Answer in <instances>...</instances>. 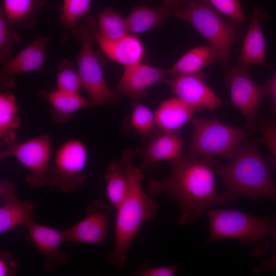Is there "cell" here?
I'll return each mask as SVG.
<instances>
[{"label":"cell","instance_id":"cell-16","mask_svg":"<svg viewBox=\"0 0 276 276\" xmlns=\"http://www.w3.org/2000/svg\"><path fill=\"white\" fill-rule=\"evenodd\" d=\"M184 146L180 130L160 132L150 139L140 152L143 168L149 169L160 162L177 158Z\"/></svg>","mask_w":276,"mask_h":276},{"label":"cell","instance_id":"cell-5","mask_svg":"<svg viewBox=\"0 0 276 276\" xmlns=\"http://www.w3.org/2000/svg\"><path fill=\"white\" fill-rule=\"evenodd\" d=\"M193 133L188 154L195 157L232 159L246 141L245 129L225 125L217 119H192Z\"/></svg>","mask_w":276,"mask_h":276},{"label":"cell","instance_id":"cell-32","mask_svg":"<svg viewBox=\"0 0 276 276\" xmlns=\"http://www.w3.org/2000/svg\"><path fill=\"white\" fill-rule=\"evenodd\" d=\"M211 5L236 23H244L245 18L238 0H208Z\"/></svg>","mask_w":276,"mask_h":276},{"label":"cell","instance_id":"cell-14","mask_svg":"<svg viewBox=\"0 0 276 276\" xmlns=\"http://www.w3.org/2000/svg\"><path fill=\"white\" fill-rule=\"evenodd\" d=\"M167 71L139 62L125 67L122 77L114 93L117 95L126 96L133 101L146 96V90L158 83H166Z\"/></svg>","mask_w":276,"mask_h":276},{"label":"cell","instance_id":"cell-15","mask_svg":"<svg viewBox=\"0 0 276 276\" xmlns=\"http://www.w3.org/2000/svg\"><path fill=\"white\" fill-rule=\"evenodd\" d=\"M0 197L4 202L0 208L1 234L33 219L35 205L30 201L18 199L12 181L6 179L1 180Z\"/></svg>","mask_w":276,"mask_h":276},{"label":"cell","instance_id":"cell-9","mask_svg":"<svg viewBox=\"0 0 276 276\" xmlns=\"http://www.w3.org/2000/svg\"><path fill=\"white\" fill-rule=\"evenodd\" d=\"M51 142L49 134H41L22 143L4 147L0 152L3 160L11 156L28 169L26 181L33 188L48 185L52 165H50Z\"/></svg>","mask_w":276,"mask_h":276},{"label":"cell","instance_id":"cell-24","mask_svg":"<svg viewBox=\"0 0 276 276\" xmlns=\"http://www.w3.org/2000/svg\"><path fill=\"white\" fill-rule=\"evenodd\" d=\"M218 62V55L213 48L209 45L199 46L186 52L167 73L173 76L197 74L210 64Z\"/></svg>","mask_w":276,"mask_h":276},{"label":"cell","instance_id":"cell-25","mask_svg":"<svg viewBox=\"0 0 276 276\" xmlns=\"http://www.w3.org/2000/svg\"><path fill=\"white\" fill-rule=\"evenodd\" d=\"M45 2L46 0H3L2 9L10 27L31 28L35 24L36 15Z\"/></svg>","mask_w":276,"mask_h":276},{"label":"cell","instance_id":"cell-4","mask_svg":"<svg viewBox=\"0 0 276 276\" xmlns=\"http://www.w3.org/2000/svg\"><path fill=\"white\" fill-rule=\"evenodd\" d=\"M172 16L193 26L216 52L218 64L228 67L231 49L241 36L237 26L222 19L208 0L180 1Z\"/></svg>","mask_w":276,"mask_h":276},{"label":"cell","instance_id":"cell-30","mask_svg":"<svg viewBox=\"0 0 276 276\" xmlns=\"http://www.w3.org/2000/svg\"><path fill=\"white\" fill-rule=\"evenodd\" d=\"M57 89L73 94H79L82 88V82L78 74L74 69L71 61L65 59L60 63L56 77Z\"/></svg>","mask_w":276,"mask_h":276},{"label":"cell","instance_id":"cell-21","mask_svg":"<svg viewBox=\"0 0 276 276\" xmlns=\"http://www.w3.org/2000/svg\"><path fill=\"white\" fill-rule=\"evenodd\" d=\"M38 94L47 102L51 118L57 123H66L74 113L94 106L89 100L79 94L67 93L58 89L51 91L42 90Z\"/></svg>","mask_w":276,"mask_h":276},{"label":"cell","instance_id":"cell-23","mask_svg":"<svg viewBox=\"0 0 276 276\" xmlns=\"http://www.w3.org/2000/svg\"><path fill=\"white\" fill-rule=\"evenodd\" d=\"M104 180L107 197L116 209L126 196L130 186L127 160L124 151L120 159L114 160L108 165Z\"/></svg>","mask_w":276,"mask_h":276},{"label":"cell","instance_id":"cell-22","mask_svg":"<svg viewBox=\"0 0 276 276\" xmlns=\"http://www.w3.org/2000/svg\"><path fill=\"white\" fill-rule=\"evenodd\" d=\"M196 111L180 99L174 97L163 101L154 111L157 127L160 132L180 130Z\"/></svg>","mask_w":276,"mask_h":276},{"label":"cell","instance_id":"cell-6","mask_svg":"<svg viewBox=\"0 0 276 276\" xmlns=\"http://www.w3.org/2000/svg\"><path fill=\"white\" fill-rule=\"evenodd\" d=\"M210 223L208 242L224 238L242 241L260 240L276 233V216H254L236 210L212 209L208 212Z\"/></svg>","mask_w":276,"mask_h":276},{"label":"cell","instance_id":"cell-34","mask_svg":"<svg viewBox=\"0 0 276 276\" xmlns=\"http://www.w3.org/2000/svg\"><path fill=\"white\" fill-rule=\"evenodd\" d=\"M20 264L11 254L3 251L0 253V276H14Z\"/></svg>","mask_w":276,"mask_h":276},{"label":"cell","instance_id":"cell-11","mask_svg":"<svg viewBox=\"0 0 276 276\" xmlns=\"http://www.w3.org/2000/svg\"><path fill=\"white\" fill-rule=\"evenodd\" d=\"M111 214L109 206L101 200L93 201L87 207L82 220L62 231L64 242L95 244L107 237Z\"/></svg>","mask_w":276,"mask_h":276},{"label":"cell","instance_id":"cell-31","mask_svg":"<svg viewBox=\"0 0 276 276\" xmlns=\"http://www.w3.org/2000/svg\"><path fill=\"white\" fill-rule=\"evenodd\" d=\"M21 38L10 30L2 8L0 11V60L3 64L11 59L13 44L20 42Z\"/></svg>","mask_w":276,"mask_h":276},{"label":"cell","instance_id":"cell-38","mask_svg":"<svg viewBox=\"0 0 276 276\" xmlns=\"http://www.w3.org/2000/svg\"><path fill=\"white\" fill-rule=\"evenodd\" d=\"M190 1V0H180V1L183 2H188V1Z\"/></svg>","mask_w":276,"mask_h":276},{"label":"cell","instance_id":"cell-29","mask_svg":"<svg viewBox=\"0 0 276 276\" xmlns=\"http://www.w3.org/2000/svg\"><path fill=\"white\" fill-rule=\"evenodd\" d=\"M91 0H63L60 20L66 29L75 28L77 22L89 12Z\"/></svg>","mask_w":276,"mask_h":276},{"label":"cell","instance_id":"cell-28","mask_svg":"<svg viewBox=\"0 0 276 276\" xmlns=\"http://www.w3.org/2000/svg\"><path fill=\"white\" fill-rule=\"evenodd\" d=\"M129 124L135 133L150 139L160 132L156 125L154 112L140 103L139 100L133 102Z\"/></svg>","mask_w":276,"mask_h":276},{"label":"cell","instance_id":"cell-33","mask_svg":"<svg viewBox=\"0 0 276 276\" xmlns=\"http://www.w3.org/2000/svg\"><path fill=\"white\" fill-rule=\"evenodd\" d=\"M258 119L261 130L259 141L266 146L276 159V122L261 117Z\"/></svg>","mask_w":276,"mask_h":276},{"label":"cell","instance_id":"cell-18","mask_svg":"<svg viewBox=\"0 0 276 276\" xmlns=\"http://www.w3.org/2000/svg\"><path fill=\"white\" fill-rule=\"evenodd\" d=\"M267 16L265 12L254 7L239 57L240 63L247 66L255 64L269 68L266 62L265 40L261 27V21Z\"/></svg>","mask_w":276,"mask_h":276},{"label":"cell","instance_id":"cell-2","mask_svg":"<svg viewBox=\"0 0 276 276\" xmlns=\"http://www.w3.org/2000/svg\"><path fill=\"white\" fill-rule=\"evenodd\" d=\"M215 171L226 187L223 194L229 203L240 197L276 200V183L269 163L254 140L246 141L229 163L217 164Z\"/></svg>","mask_w":276,"mask_h":276},{"label":"cell","instance_id":"cell-19","mask_svg":"<svg viewBox=\"0 0 276 276\" xmlns=\"http://www.w3.org/2000/svg\"><path fill=\"white\" fill-rule=\"evenodd\" d=\"M49 38L37 36L14 58L3 64L1 78L35 71L41 68L45 61V53Z\"/></svg>","mask_w":276,"mask_h":276},{"label":"cell","instance_id":"cell-13","mask_svg":"<svg viewBox=\"0 0 276 276\" xmlns=\"http://www.w3.org/2000/svg\"><path fill=\"white\" fill-rule=\"evenodd\" d=\"M28 237L35 247L44 258L43 268L48 271L55 270L68 261L67 253L61 247L64 242L62 231L38 223L33 219L24 223Z\"/></svg>","mask_w":276,"mask_h":276},{"label":"cell","instance_id":"cell-3","mask_svg":"<svg viewBox=\"0 0 276 276\" xmlns=\"http://www.w3.org/2000/svg\"><path fill=\"white\" fill-rule=\"evenodd\" d=\"M127 160L130 186L128 192L116 209L114 243L108 254L110 263L118 268L126 265L128 250L137 233L143 224L154 217L157 204L142 187L144 174L133 162L131 150L124 151Z\"/></svg>","mask_w":276,"mask_h":276},{"label":"cell","instance_id":"cell-20","mask_svg":"<svg viewBox=\"0 0 276 276\" xmlns=\"http://www.w3.org/2000/svg\"><path fill=\"white\" fill-rule=\"evenodd\" d=\"M179 2V0H163L158 7H135L126 18L129 32L137 34L158 27L166 18L172 16Z\"/></svg>","mask_w":276,"mask_h":276},{"label":"cell","instance_id":"cell-10","mask_svg":"<svg viewBox=\"0 0 276 276\" xmlns=\"http://www.w3.org/2000/svg\"><path fill=\"white\" fill-rule=\"evenodd\" d=\"M87 158L86 147L80 140L64 142L56 152L48 185L57 186L63 192L75 191L85 180Z\"/></svg>","mask_w":276,"mask_h":276},{"label":"cell","instance_id":"cell-12","mask_svg":"<svg viewBox=\"0 0 276 276\" xmlns=\"http://www.w3.org/2000/svg\"><path fill=\"white\" fill-rule=\"evenodd\" d=\"M166 83L175 97L196 111L206 109L212 111L222 104L221 99L206 84L202 72L175 76L167 79Z\"/></svg>","mask_w":276,"mask_h":276},{"label":"cell","instance_id":"cell-26","mask_svg":"<svg viewBox=\"0 0 276 276\" xmlns=\"http://www.w3.org/2000/svg\"><path fill=\"white\" fill-rule=\"evenodd\" d=\"M18 106L14 95L10 92L0 94V142L4 147L16 142L17 129L21 123L17 115Z\"/></svg>","mask_w":276,"mask_h":276},{"label":"cell","instance_id":"cell-17","mask_svg":"<svg viewBox=\"0 0 276 276\" xmlns=\"http://www.w3.org/2000/svg\"><path fill=\"white\" fill-rule=\"evenodd\" d=\"M92 22L90 25L94 38L108 56L125 67L141 62L144 48L138 38L128 34L119 39L109 40L101 36Z\"/></svg>","mask_w":276,"mask_h":276},{"label":"cell","instance_id":"cell-35","mask_svg":"<svg viewBox=\"0 0 276 276\" xmlns=\"http://www.w3.org/2000/svg\"><path fill=\"white\" fill-rule=\"evenodd\" d=\"M178 266L165 265L155 267L144 266L134 274L137 276H173L175 275Z\"/></svg>","mask_w":276,"mask_h":276},{"label":"cell","instance_id":"cell-8","mask_svg":"<svg viewBox=\"0 0 276 276\" xmlns=\"http://www.w3.org/2000/svg\"><path fill=\"white\" fill-rule=\"evenodd\" d=\"M225 79L229 90L232 105L245 118L244 128L249 131L257 126L259 106L264 97L270 95L268 80L263 86L258 85L248 70V66L240 62L228 70Z\"/></svg>","mask_w":276,"mask_h":276},{"label":"cell","instance_id":"cell-1","mask_svg":"<svg viewBox=\"0 0 276 276\" xmlns=\"http://www.w3.org/2000/svg\"><path fill=\"white\" fill-rule=\"evenodd\" d=\"M214 159L181 154L170 161L171 172L166 178L149 179L147 190L152 196L165 192L177 202L180 212L179 223L188 224L201 216L211 205L230 204L217 190Z\"/></svg>","mask_w":276,"mask_h":276},{"label":"cell","instance_id":"cell-36","mask_svg":"<svg viewBox=\"0 0 276 276\" xmlns=\"http://www.w3.org/2000/svg\"><path fill=\"white\" fill-rule=\"evenodd\" d=\"M268 80L270 88V95H272L273 98V110L276 113V71L273 73L271 79Z\"/></svg>","mask_w":276,"mask_h":276},{"label":"cell","instance_id":"cell-27","mask_svg":"<svg viewBox=\"0 0 276 276\" xmlns=\"http://www.w3.org/2000/svg\"><path fill=\"white\" fill-rule=\"evenodd\" d=\"M99 33L106 39L115 40L129 34L126 19L110 7L98 15Z\"/></svg>","mask_w":276,"mask_h":276},{"label":"cell","instance_id":"cell-37","mask_svg":"<svg viewBox=\"0 0 276 276\" xmlns=\"http://www.w3.org/2000/svg\"><path fill=\"white\" fill-rule=\"evenodd\" d=\"M274 237L276 238V233ZM262 266L266 270H276V252L271 260L263 261L262 262Z\"/></svg>","mask_w":276,"mask_h":276},{"label":"cell","instance_id":"cell-7","mask_svg":"<svg viewBox=\"0 0 276 276\" xmlns=\"http://www.w3.org/2000/svg\"><path fill=\"white\" fill-rule=\"evenodd\" d=\"M75 30L81 42L77 62L82 88L94 106L114 104L116 95L108 86L93 49L91 27L78 24Z\"/></svg>","mask_w":276,"mask_h":276}]
</instances>
